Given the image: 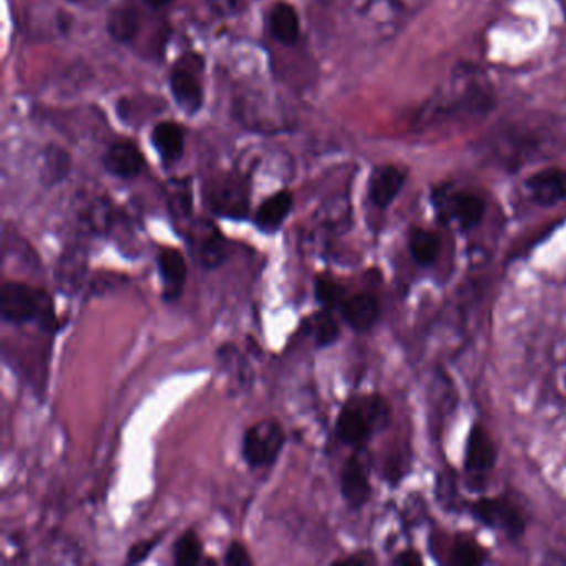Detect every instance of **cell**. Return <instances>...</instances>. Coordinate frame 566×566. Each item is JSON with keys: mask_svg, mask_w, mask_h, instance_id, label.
<instances>
[{"mask_svg": "<svg viewBox=\"0 0 566 566\" xmlns=\"http://www.w3.org/2000/svg\"><path fill=\"white\" fill-rule=\"evenodd\" d=\"M493 102L492 84L483 72L459 69L423 107L420 124L427 127L470 124L486 117Z\"/></svg>", "mask_w": 566, "mask_h": 566, "instance_id": "cell-1", "label": "cell"}, {"mask_svg": "<svg viewBox=\"0 0 566 566\" xmlns=\"http://www.w3.org/2000/svg\"><path fill=\"white\" fill-rule=\"evenodd\" d=\"M207 61L198 52H185L174 62L168 75V87L175 104L184 114L195 117L200 114L207 101L205 94Z\"/></svg>", "mask_w": 566, "mask_h": 566, "instance_id": "cell-2", "label": "cell"}, {"mask_svg": "<svg viewBox=\"0 0 566 566\" xmlns=\"http://www.w3.org/2000/svg\"><path fill=\"white\" fill-rule=\"evenodd\" d=\"M387 413H389V409L380 397L373 396L353 400L343 407L337 417V437L346 446L363 447L373 437L376 429L386 423Z\"/></svg>", "mask_w": 566, "mask_h": 566, "instance_id": "cell-3", "label": "cell"}, {"mask_svg": "<svg viewBox=\"0 0 566 566\" xmlns=\"http://www.w3.org/2000/svg\"><path fill=\"white\" fill-rule=\"evenodd\" d=\"M354 28L367 38L389 39L407 21L399 0H349Z\"/></svg>", "mask_w": 566, "mask_h": 566, "instance_id": "cell-4", "label": "cell"}, {"mask_svg": "<svg viewBox=\"0 0 566 566\" xmlns=\"http://www.w3.org/2000/svg\"><path fill=\"white\" fill-rule=\"evenodd\" d=\"M234 117L238 124L258 134H281L291 128L283 107L263 92H247L234 97Z\"/></svg>", "mask_w": 566, "mask_h": 566, "instance_id": "cell-5", "label": "cell"}, {"mask_svg": "<svg viewBox=\"0 0 566 566\" xmlns=\"http://www.w3.org/2000/svg\"><path fill=\"white\" fill-rule=\"evenodd\" d=\"M205 200L213 213L244 220L250 213V181L241 174H220L205 185Z\"/></svg>", "mask_w": 566, "mask_h": 566, "instance_id": "cell-6", "label": "cell"}, {"mask_svg": "<svg viewBox=\"0 0 566 566\" xmlns=\"http://www.w3.org/2000/svg\"><path fill=\"white\" fill-rule=\"evenodd\" d=\"M0 313L8 323L25 324L31 321L48 323L52 319V304L44 291L22 283H6L0 293Z\"/></svg>", "mask_w": 566, "mask_h": 566, "instance_id": "cell-7", "label": "cell"}, {"mask_svg": "<svg viewBox=\"0 0 566 566\" xmlns=\"http://www.w3.org/2000/svg\"><path fill=\"white\" fill-rule=\"evenodd\" d=\"M433 203L443 223L460 231L473 230L485 217V200L475 191L443 188L437 191Z\"/></svg>", "mask_w": 566, "mask_h": 566, "instance_id": "cell-8", "label": "cell"}, {"mask_svg": "<svg viewBox=\"0 0 566 566\" xmlns=\"http://www.w3.org/2000/svg\"><path fill=\"white\" fill-rule=\"evenodd\" d=\"M473 518L486 528L503 533L509 538H518L525 532V516L522 510L505 496H485L470 506Z\"/></svg>", "mask_w": 566, "mask_h": 566, "instance_id": "cell-9", "label": "cell"}, {"mask_svg": "<svg viewBox=\"0 0 566 566\" xmlns=\"http://www.w3.org/2000/svg\"><path fill=\"white\" fill-rule=\"evenodd\" d=\"M284 440L286 436L280 423L274 420H261L244 432V460L254 469L271 465L283 450Z\"/></svg>", "mask_w": 566, "mask_h": 566, "instance_id": "cell-10", "label": "cell"}, {"mask_svg": "<svg viewBox=\"0 0 566 566\" xmlns=\"http://www.w3.org/2000/svg\"><path fill=\"white\" fill-rule=\"evenodd\" d=\"M496 463V447L482 426H473L467 439L463 469L472 482L482 483Z\"/></svg>", "mask_w": 566, "mask_h": 566, "instance_id": "cell-11", "label": "cell"}, {"mask_svg": "<svg viewBox=\"0 0 566 566\" xmlns=\"http://www.w3.org/2000/svg\"><path fill=\"white\" fill-rule=\"evenodd\" d=\"M102 165L112 177L120 180H134L144 174L147 161L137 144L130 140H117L108 145L102 155Z\"/></svg>", "mask_w": 566, "mask_h": 566, "instance_id": "cell-12", "label": "cell"}, {"mask_svg": "<svg viewBox=\"0 0 566 566\" xmlns=\"http://www.w3.org/2000/svg\"><path fill=\"white\" fill-rule=\"evenodd\" d=\"M340 493L350 509H360L370 499L369 465L363 453H354L344 465Z\"/></svg>", "mask_w": 566, "mask_h": 566, "instance_id": "cell-13", "label": "cell"}, {"mask_svg": "<svg viewBox=\"0 0 566 566\" xmlns=\"http://www.w3.org/2000/svg\"><path fill=\"white\" fill-rule=\"evenodd\" d=\"M525 190L533 203L555 207L566 200V171L562 168H545L525 181Z\"/></svg>", "mask_w": 566, "mask_h": 566, "instance_id": "cell-14", "label": "cell"}, {"mask_svg": "<svg viewBox=\"0 0 566 566\" xmlns=\"http://www.w3.org/2000/svg\"><path fill=\"white\" fill-rule=\"evenodd\" d=\"M406 185V171L396 165H379L369 178L367 195L377 210H386L396 201Z\"/></svg>", "mask_w": 566, "mask_h": 566, "instance_id": "cell-15", "label": "cell"}, {"mask_svg": "<svg viewBox=\"0 0 566 566\" xmlns=\"http://www.w3.org/2000/svg\"><path fill=\"white\" fill-rule=\"evenodd\" d=\"M266 29L277 44L293 48L301 39L300 12L287 0H276L268 9Z\"/></svg>", "mask_w": 566, "mask_h": 566, "instance_id": "cell-16", "label": "cell"}, {"mask_svg": "<svg viewBox=\"0 0 566 566\" xmlns=\"http://www.w3.org/2000/svg\"><path fill=\"white\" fill-rule=\"evenodd\" d=\"M150 142L154 150L160 157L165 167H174L184 158L187 148V132L184 125L177 122H158L150 132Z\"/></svg>", "mask_w": 566, "mask_h": 566, "instance_id": "cell-17", "label": "cell"}, {"mask_svg": "<svg viewBox=\"0 0 566 566\" xmlns=\"http://www.w3.org/2000/svg\"><path fill=\"white\" fill-rule=\"evenodd\" d=\"M108 38L120 45H134L144 31V15L134 4H120L107 15Z\"/></svg>", "mask_w": 566, "mask_h": 566, "instance_id": "cell-18", "label": "cell"}, {"mask_svg": "<svg viewBox=\"0 0 566 566\" xmlns=\"http://www.w3.org/2000/svg\"><path fill=\"white\" fill-rule=\"evenodd\" d=\"M344 323L356 331V333H366L379 319V301L374 294L359 293L347 297L340 306Z\"/></svg>", "mask_w": 566, "mask_h": 566, "instance_id": "cell-19", "label": "cell"}, {"mask_svg": "<svg viewBox=\"0 0 566 566\" xmlns=\"http://www.w3.org/2000/svg\"><path fill=\"white\" fill-rule=\"evenodd\" d=\"M158 270L164 280L165 297L170 301L178 300L187 283L188 270L184 253L177 248H165L158 254Z\"/></svg>", "mask_w": 566, "mask_h": 566, "instance_id": "cell-20", "label": "cell"}, {"mask_svg": "<svg viewBox=\"0 0 566 566\" xmlns=\"http://www.w3.org/2000/svg\"><path fill=\"white\" fill-rule=\"evenodd\" d=\"M293 203V195L287 190L271 195L260 205L256 214H254V224H256L258 230L266 234L276 233L283 227L286 218L290 217Z\"/></svg>", "mask_w": 566, "mask_h": 566, "instance_id": "cell-21", "label": "cell"}, {"mask_svg": "<svg viewBox=\"0 0 566 566\" xmlns=\"http://www.w3.org/2000/svg\"><path fill=\"white\" fill-rule=\"evenodd\" d=\"M193 247L198 263L203 264L208 270L220 266L227 260V243L214 227L198 231Z\"/></svg>", "mask_w": 566, "mask_h": 566, "instance_id": "cell-22", "label": "cell"}, {"mask_svg": "<svg viewBox=\"0 0 566 566\" xmlns=\"http://www.w3.org/2000/svg\"><path fill=\"white\" fill-rule=\"evenodd\" d=\"M409 253L419 266L429 268L440 254V238L426 228H412L407 238Z\"/></svg>", "mask_w": 566, "mask_h": 566, "instance_id": "cell-23", "label": "cell"}, {"mask_svg": "<svg viewBox=\"0 0 566 566\" xmlns=\"http://www.w3.org/2000/svg\"><path fill=\"white\" fill-rule=\"evenodd\" d=\"M306 333L313 337L317 347H327L336 343L340 331L331 311L324 310L306 321Z\"/></svg>", "mask_w": 566, "mask_h": 566, "instance_id": "cell-24", "label": "cell"}, {"mask_svg": "<svg viewBox=\"0 0 566 566\" xmlns=\"http://www.w3.org/2000/svg\"><path fill=\"white\" fill-rule=\"evenodd\" d=\"M72 161L67 151L59 147H49L44 155V174L49 184H59L71 174Z\"/></svg>", "mask_w": 566, "mask_h": 566, "instance_id": "cell-25", "label": "cell"}, {"mask_svg": "<svg viewBox=\"0 0 566 566\" xmlns=\"http://www.w3.org/2000/svg\"><path fill=\"white\" fill-rule=\"evenodd\" d=\"M168 203L171 213L178 218L190 217L193 208V193H191L190 180H174L168 187Z\"/></svg>", "mask_w": 566, "mask_h": 566, "instance_id": "cell-26", "label": "cell"}, {"mask_svg": "<svg viewBox=\"0 0 566 566\" xmlns=\"http://www.w3.org/2000/svg\"><path fill=\"white\" fill-rule=\"evenodd\" d=\"M486 559V552L473 542V538L455 539L452 549H450V562L453 565L473 566L482 565Z\"/></svg>", "mask_w": 566, "mask_h": 566, "instance_id": "cell-27", "label": "cell"}, {"mask_svg": "<svg viewBox=\"0 0 566 566\" xmlns=\"http://www.w3.org/2000/svg\"><path fill=\"white\" fill-rule=\"evenodd\" d=\"M175 563L178 566H191L200 563L201 559V542L197 533L187 532L175 543Z\"/></svg>", "mask_w": 566, "mask_h": 566, "instance_id": "cell-28", "label": "cell"}, {"mask_svg": "<svg viewBox=\"0 0 566 566\" xmlns=\"http://www.w3.org/2000/svg\"><path fill=\"white\" fill-rule=\"evenodd\" d=\"M211 14L220 19H238L251 11L258 0H205Z\"/></svg>", "mask_w": 566, "mask_h": 566, "instance_id": "cell-29", "label": "cell"}, {"mask_svg": "<svg viewBox=\"0 0 566 566\" xmlns=\"http://www.w3.org/2000/svg\"><path fill=\"white\" fill-rule=\"evenodd\" d=\"M316 297L317 303L323 304L324 310H340L344 301H346V293L336 281L329 280V277H317Z\"/></svg>", "mask_w": 566, "mask_h": 566, "instance_id": "cell-30", "label": "cell"}, {"mask_svg": "<svg viewBox=\"0 0 566 566\" xmlns=\"http://www.w3.org/2000/svg\"><path fill=\"white\" fill-rule=\"evenodd\" d=\"M160 538L154 539H144V542L135 543L132 546L130 552H128V562L130 563H142L144 559H147L150 556V553L157 548L158 543H160Z\"/></svg>", "mask_w": 566, "mask_h": 566, "instance_id": "cell-31", "label": "cell"}, {"mask_svg": "<svg viewBox=\"0 0 566 566\" xmlns=\"http://www.w3.org/2000/svg\"><path fill=\"white\" fill-rule=\"evenodd\" d=\"M224 562H227V565L234 566L251 565L250 555H248L247 548L240 542H233L228 546Z\"/></svg>", "mask_w": 566, "mask_h": 566, "instance_id": "cell-32", "label": "cell"}, {"mask_svg": "<svg viewBox=\"0 0 566 566\" xmlns=\"http://www.w3.org/2000/svg\"><path fill=\"white\" fill-rule=\"evenodd\" d=\"M552 384L558 399L566 403V359L553 370Z\"/></svg>", "mask_w": 566, "mask_h": 566, "instance_id": "cell-33", "label": "cell"}, {"mask_svg": "<svg viewBox=\"0 0 566 566\" xmlns=\"http://www.w3.org/2000/svg\"><path fill=\"white\" fill-rule=\"evenodd\" d=\"M394 563L402 566L422 565V556H420V553H417L416 549H406V552L399 553V555L394 558Z\"/></svg>", "mask_w": 566, "mask_h": 566, "instance_id": "cell-34", "label": "cell"}, {"mask_svg": "<svg viewBox=\"0 0 566 566\" xmlns=\"http://www.w3.org/2000/svg\"><path fill=\"white\" fill-rule=\"evenodd\" d=\"M175 0H144V4L151 11H164L168 6L174 4Z\"/></svg>", "mask_w": 566, "mask_h": 566, "instance_id": "cell-35", "label": "cell"}, {"mask_svg": "<svg viewBox=\"0 0 566 566\" xmlns=\"http://www.w3.org/2000/svg\"><path fill=\"white\" fill-rule=\"evenodd\" d=\"M64 2H69V4H82L84 0H64Z\"/></svg>", "mask_w": 566, "mask_h": 566, "instance_id": "cell-36", "label": "cell"}]
</instances>
